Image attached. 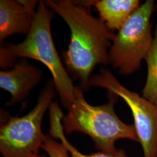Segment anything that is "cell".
I'll use <instances>...</instances> for the list:
<instances>
[{
    "label": "cell",
    "mask_w": 157,
    "mask_h": 157,
    "mask_svg": "<svg viewBox=\"0 0 157 157\" xmlns=\"http://www.w3.org/2000/svg\"><path fill=\"white\" fill-rule=\"evenodd\" d=\"M44 2L70 29L71 41L63 60L69 71L80 80L81 87L86 89L94 67L109 64V52L115 34L91 13L90 7L70 0Z\"/></svg>",
    "instance_id": "cell-1"
},
{
    "label": "cell",
    "mask_w": 157,
    "mask_h": 157,
    "mask_svg": "<svg viewBox=\"0 0 157 157\" xmlns=\"http://www.w3.org/2000/svg\"><path fill=\"white\" fill-rule=\"evenodd\" d=\"M54 16V12L44 1H39L30 33L19 44L1 47L0 64L3 68L10 67L17 58H30L41 62L52 75L62 105L68 109L76 98L78 86L73 84L63 67L52 39L51 23Z\"/></svg>",
    "instance_id": "cell-2"
},
{
    "label": "cell",
    "mask_w": 157,
    "mask_h": 157,
    "mask_svg": "<svg viewBox=\"0 0 157 157\" xmlns=\"http://www.w3.org/2000/svg\"><path fill=\"white\" fill-rule=\"evenodd\" d=\"M108 97L109 101L104 105H91L86 101L82 88L78 87L76 98L62 118V126L68 134L78 132L89 136L101 152L117 155L122 151L116 148L117 141H138V137L134 124H125L115 113L117 95L109 93Z\"/></svg>",
    "instance_id": "cell-3"
},
{
    "label": "cell",
    "mask_w": 157,
    "mask_h": 157,
    "mask_svg": "<svg viewBox=\"0 0 157 157\" xmlns=\"http://www.w3.org/2000/svg\"><path fill=\"white\" fill-rule=\"evenodd\" d=\"M50 80L40 94L37 104L22 117H12L0 129V151L3 157H43L39 152L48 136L42 132L43 118L56 95Z\"/></svg>",
    "instance_id": "cell-4"
},
{
    "label": "cell",
    "mask_w": 157,
    "mask_h": 157,
    "mask_svg": "<svg viewBox=\"0 0 157 157\" xmlns=\"http://www.w3.org/2000/svg\"><path fill=\"white\" fill-rule=\"evenodd\" d=\"M154 5L153 0L140 5L115 36L109 52V64L120 74L136 72L151 48L154 37L150 19Z\"/></svg>",
    "instance_id": "cell-5"
},
{
    "label": "cell",
    "mask_w": 157,
    "mask_h": 157,
    "mask_svg": "<svg viewBox=\"0 0 157 157\" xmlns=\"http://www.w3.org/2000/svg\"><path fill=\"white\" fill-rule=\"evenodd\" d=\"M104 88L121 97L128 105L134 118V126L144 157H157V107L137 93L128 89L112 73L102 67L91 76L89 87Z\"/></svg>",
    "instance_id": "cell-6"
},
{
    "label": "cell",
    "mask_w": 157,
    "mask_h": 157,
    "mask_svg": "<svg viewBox=\"0 0 157 157\" xmlns=\"http://www.w3.org/2000/svg\"><path fill=\"white\" fill-rule=\"evenodd\" d=\"M39 2L34 0L0 1V41L15 34L28 36Z\"/></svg>",
    "instance_id": "cell-7"
},
{
    "label": "cell",
    "mask_w": 157,
    "mask_h": 157,
    "mask_svg": "<svg viewBox=\"0 0 157 157\" xmlns=\"http://www.w3.org/2000/svg\"><path fill=\"white\" fill-rule=\"evenodd\" d=\"M43 77L41 69L23 58L11 70L0 72V87L8 91L11 98L7 103L12 105L26 98Z\"/></svg>",
    "instance_id": "cell-8"
},
{
    "label": "cell",
    "mask_w": 157,
    "mask_h": 157,
    "mask_svg": "<svg viewBox=\"0 0 157 157\" xmlns=\"http://www.w3.org/2000/svg\"><path fill=\"white\" fill-rule=\"evenodd\" d=\"M101 19L111 30H119L140 6L139 0L92 1Z\"/></svg>",
    "instance_id": "cell-9"
},
{
    "label": "cell",
    "mask_w": 157,
    "mask_h": 157,
    "mask_svg": "<svg viewBox=\"0 0 157 157\" xmlns=\"http://www.w3.org/2000/svg\"><path fill=\"white\" fill-rule=\"evenodd\" d=\"M50 133L51 136L53 138L59 139L61 140L62 144L65 147L70 153V157H128L123 150L117 155L101 151L90 155L81 153L68 141L65 136L64 130L61 123L63 115L61 108L56 102L52 103L50 108Z\"/></svg>",
    "instance_id": "cell-10"
},
{
    "label": "cell",
    "mask_w": 157,
    "mask_h": 157,
    "mask_svg": "<svg viewBox=\"0 0 157 157\" xmlns=\"http://www.w3.org/2000/svg\"><path fill=\"white\" fill-rule=\"evenodd\" d=\"M147 77L143 97L157 107V27L151 48L145 58Z\"/></svg>",
    "instance_id": "cell-11"
},
{
    "label": "cell",
    "mask_w": 157,
    "mask_h": 157,
    "mask_svg": "<svg viewBox=\"0 0 157 157\" xmlns=\"http://www.w3.org/2000/svg\"><path fill=\"white\" fill-rule=\"evenodd\" d=\"M42 148L49 157H69L68 151L62 143L57 142L50 136L42 146Z\"/></svg>",
    "instance_id": "cell-12"
}]
</instances>
